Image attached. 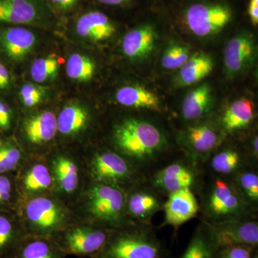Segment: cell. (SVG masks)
Returning a JSON list of instances; mask_svg holds the SVG:
<instances>
[{"label":"cell","mask_w":258,"mask_h":258,"mask_svg":"<svg viewBox=\"0 0 258 258\" xmlns=\"http://www.w3.org/2000/svg\"><path fill=\"white\" fill-rule=\"evenodd\" d=\"M18 208L19 220L28 236L53 239L77 221L71 207L54 194L21 199Z\"/></svg>","instance_id":"obj_3"},{"label":"cell","mask_w":258,"mask_h":258,"mask_svg":"<svg viewBox=\"0 0 258 258\" xmlns=\"http://www.w3.org/2000/svg\"><path fill=\"white\" fill-rule=\"evenodd\" d=\"M185 137L191 149L201 154L211 152L219 141L216 131L208 125L189 127L186 131Z\"/></svg>","instance_id":"obj_28"},{"label":"cell","mask_w":258,"mask_h":258,"mask_svg":"<svg viewBox=\"0 0 258 258\" xmlns=\"http://www.w3.org/2000/svg\"><path fill=\"white\" fill-rule=\"evenodd\" d=\"M96 70V63L91 57L78 52L70 56L66 63L67 76L79 83L88 82L93 79Z\"/></svg>","instance_id":"obj_30"},{"label":"cell","mask_w":258,"mask_h":258,"mask_svg":"<svg viewBox=\"0 0 258 258\" xmlns=\"http://www.w3.org/2000/svg\"><path fill=\"white\" fill-rule=\"evenodd\" d=\"M27 235L21 222H16L13 217L0 213V252H4L17 241L21 242Z\"/></svg>","instance_id":"obj_32"},{"label":"cell","mask_w":258,"mask_h":258,"mask_svg":"<svg viewBox=\"0 0 258 258\" xmlns=\"http://www.w3.org/2000/svg\"><path fill=\"white\" fill-rule=\"evenodd\" d=\"M219 247L242 244L258 245V223L256 222H227L210 229Z\"/></svg>","instance_id":"obj_14"},{"label":"cell","mask_w":258,"mask_h":258,"mask_svg":"<svg viewBox=\"0 0 258 258\" xmlns=\"http://www.w3.org/2000/svg\"><path fill=\"white\" fill-rule=\"evenodd\" d=\"M257 79H258V71H257Z\"/></svg>","instance_id":"obj_47"},{"label":"cell","mask_w":258,"mask_h":258,"mask_svg":"<svg viewBox=\"0 0 258 258\" xmlns=\"http://www.w3.org/2000/svg\"><path fill=\"white\" fill-rule=\"evenodd\" d=\"M16 191H18L16 181L11 174H0V206H7L16 202L14 201Z\"/></svg>","instance_id":"obj_36"},{"label":"cell","mask_w":258,"mask_h":258,"mask_svg":"<svg viewBox=\"0 0 258 258\" xmlns=\"http://www.w3.org/2000/svg\"><path fill=\"white\" fill-rule=\"evenodd\" d=\"M76 31L81 38L98 42L111 38L116 28L106 14L99 11H91L85 13L77 20Z\"/></svg>","instance_id":"obj_18"},{"label":"cell","mask_w":258,"mask_h":258,"mask_svg":"<svg viewBox=\"0 0 258 258\" xmlns=\"http://www.w3.org/2000/svg\"><path fill=\"white\" fill-rule=\"evenodd\" d=\"M240 184L247 196L258 202V176L253 173H245L240 178Z\"/></svg>","instance_id":"obj_38"},{"label":"cell","mask_w":258,"mask_h":258,"mask_svg":"<svg viewBox=\"0 0 258 258\" xmlns=\"http://www.w3.org/2000/svg\"><path fill=\"white\" fill-rule=\"evenodd\" d=\"M209 207L214 215L225 216L237 211L240 208V202L227 183L217 180L209 200Z\"/></svg>","instance_id":"obj_25"},{"label":"cell","mask_w":258,"mask_h":258,"mask_svg":"<svg viewBox=\"0 0 258 258\" xmlns=\"http://www.w3.org/2000/svg\"><path fill=\"white\" fill-rule=\"evenodd\" d=\"M166 223L177 229L198 212V204L189 188L170 194L164 205Z\"/></svg>","instance_id":"obj_15"},{"label":"cell","mask_w":258,"mask_h":258,"mask_svg":"<svg viewBox=\"0 0 258 258\" xmlns=\"http://www.w3.org/2000/svg\"><path fill=\"white\" fill-rule=\"evenodd\" d=\"M190 57L189 47L176 42L166 46L161 57V64L166 70L181 69Z\"/></svg>","instance_id":"obj_33"},{"label":"cell","mask_w":258,"mask_h":258,"mask_svg":"<svg viewBox=\"0 0 258 258\" xmlns=\"http://www.w3.org/2000/svg\"><path fill=\"white\" fill-rule=\"evenodd\" d=\"M248 247L242 244L220 247L218 258H251V251Z\"/></svg>","instance_id":"obj_37"},{"label":"cell","mask_w":258,"mask_h":258,"mask_svg":"<svg viewBox=\"0 0 258 258\" xmlns=\"http://www.w3.org/2000/svg\"><path fill=\"white\" fill-rule=\"evenodd\" d=\"M10 74L8 69L0 62V88L5 89L9 86Z\"/></svg>","instance_id":"obj_41"},{"label":"cell","mask_w":258,"mask_h":258,"mask_svg":"<svg viewBox=\"0 0 258 258\" xmlns=\"http://www.w3.org/2000/svg\"><path fill=\"white\" fill-rule=\"evenodd\" d=\"M57 113L52 110H39L24 118L20 132L27 155L46 157L57 147Z\"/></svg>","instance_id":"obj_10"},{"label":"cell","mask_w":258,"mask_h":258,"mask_svg":"<svg viewBox=\"0 0 258 258\" xmlns=\"http://www.w3.org/2000/svg\"><path fill=\"white\" fill-rule=\"evenodd\" d=\"M37 18L38 11L32 0H0V22L30 24Z\"/></svg>","instance_id":"obj_22"},{"label":"cell","mask_w":258,"mask_h":258,"mask_svg":"<svg viewBox=\"0 0 258 258\" xmlns=\"http://www.w3.org/2000/svg\"><path fill=\"white\" fill-rule=\"evenodd\" d=\"M102 4L111 5V6H124L132 3V0H97Z\"/></svg>","instance_id":"obj_43"},{"label":"cell","mask_w":258,"mask_h":258,"mask_svg":"<svg viewBox=\"0 0 258 258\" xmlns=\"http://www.w3.org/2000/svg\"><path fill=\"white\" fill-rule=\"evenodd\" d=\"M214 69V61L210 55L197 53L191 55L182 67L175 79L178 87H186L205 79Z\"/></svg>","instance_id":"obj_21"},{"label":"cell","mask_w":258,"mask_h":258,"mask_svg":"<svg viewBox=\"0 0 258 258\" xmlns=\"http://www.w3.org/2000/svg\"><path fill=\"white\" fill-rule=\"evenodd\" d=\"M233 11L221 1L202 0L188 5L181 20L191 33L199 37L215 36L232 22Z\"/></svg>","instance_id":"obj_8"},{"label":"cell","mask_w":258,"mask_h":258,"mask_svg":"<svg viewBox=\"0 0 258 258\" xmlns=\"http://www.w3.org/2000/svg\"><path fill=\"white\" fill-rule=\"evenodd\" d=\"M36 36L22 27L8 28L0 32V48L14 61H21L31 52L36 44Z\"/></svg>","instance_id":"obj_17"},{"label":"cell","mask_w":258,"mask_h":258,"mask_svg":"<svg viewBox=\"0 0 258 258\" xmlns=\"http://www.w3.org/2000/svg\"><path fill=\"white\" fill-rule=\"evenodd\" d=\"M249 3L253 4L255 6L258 7V0H249Z\"/></svg>","instance_id":"obj_45"},{"label":"cell","mask_w":258,"mask_h":258,"mask_svg":"<svg viewBox=\"0 0 258 258\" xmlns=\"http://www.w3.org/2000/svg\"><path fill=\"white\" fill-rule=\"evenodd\" d=\"M159 207L157 198L144 185V182L126 192L125 209L131 221L149 225V219Z\"/></svg>","instance_id":"obj_16"},{"label":"cell","mask_w":258,"mask_h":258,"mask_svg":"<svg viewBox=\"0 0 258 258\" xmlns=\"http://www.w3.org/2000/svg\"><path fill=\"white\" fill-rule=\"evenodd\" d=\"M165 249L149 225L132 222L112 232L101 252L91 258H166Z\"/></svg>","instance_id":"obj_5"},{"label":"cell","mask_w":258,"mask_h":258,"mask_svg":"<svg viewBox=\"0 0 258 258\" xmlns=\"http://www.w3.org/2000/svg\"><path fill=\"white\" fill-rule=\"evenodd\" d=\"M254 258H258V254L255 256V257H254Z\"/></svg>","instance_id":"obj_46"},{"label":"cell","mask_w":258,"mask_h":258,"mask_svg":"<svg viewBox=\"0 0 258 258\" xmlns=\"http://www.w3.org/2000/svg\"><path fill=\"white\" fill-rule=\"evenodd\" d=\"M212 105V89L207 83L194 88L183 101L181 111L186 120H196L210 111Z\"/></svg>","instance_id":"obj_23"},{"label":"cell","mask_w":258,"mask_h":258,"mask_svg":"<svg viewBox=\"0 0 258 258\" xmlns=\"http://www.w3.org/2000/svg\"><path fill=\"white\" fill-rule=\"evenodd\" d=\"M89 180L111 185L128 192L142 184L145 176L119 154L102 143L83 151Z\"/></svg>","instance_id":"obj_4"},{"label":"cell","mask_w":258,"mask_h":258,"mask_svg":"<svg viewBox=\"0 0 258 258\" xmlns=\"http://www.w3.org/2000/svg\"><path fill=\"white\" fill-rule=\"evenodd\" d=\"M52 5L62 12L70 11L78 5L79 0H50Z\"/></svg>","instance_id":"obj_40"},{"label":"cell","mask_w":258,"mask_h":258,"mask_svg":"<svg viewBox=\"0 0 258 258\" xmlns=\"http://www.w3.org/2000/svg\"><path fill=\"white\" fill-rule=\"evenodd\" d=\"M60 64L55 54L40 57L32 62L30 75L32 80L37 83H43L52 81L57 77Z\"/></svg>","instance_id":"obj_31"},{"label":"cell","mask_w":258,"mask_h":258,"mask_svg":"<svg viewBox=\"0 0 258 258\" xmlns=\"http://www.w3.org/2000/svg\"><path fill=\"white\" fill-rule=\"evenodd\" d=\"M18 172L16 184L21 199L55 195L53 176L46 157L27 155Z\"/></svg>","instance_id":"obj_11"},{"label":"cell","mask_w":258,"mask_h":258,"mask_svg":"<svg viewBox=\"0 0 258 258\" xmlns=\"http://www.w3.org/2000/svg\"><path fill=\"white\" fill-rule=\"evenodd\" d=\"M57 146L83 151L92 145L89 140L95 125L94 113L78 101L70 102L57 113Z\"/></svg>","instance_id":"obj_7"},{"label":"cell","mask_w":258,"mask_h":258,"mask_svg":"<svg viewBox=\"0 0 258 258\" xmlns=\"http://www.w3.org/2000/svg\"><path fill=\"white\" fill-rule=\"evenodd\" d=\"M118 104L136 109L159 111L161 102L152 91L138 85H129L119 88L115 93Z\"/></svg>","instance_id":"obj_19"},{"label":"cell","mask_w":258,"mask_h":258,"mask_svg":"<svg viewBox=\"0 0 258 258\" xmlns=\"http://www.w3.org/2000/svg\"><path fill=\"white\" fill-rule=\"evenodd\" d=\"M239 155L232 150L218 153L212 161L214 170L220 174H229L235 170L239 164Z\"/></svg>","instance_id":"obj_35"},{"label":"cell","mask_w":258,"mask_h":258,"mask_svg":"<svg viewBox=\"0 0 258 258\" xmlns=\"http://www.w3.org/2000/svg\"><path fill=\"white\" fill-rule=\"evenodd\" d=\"M193 182V176L185 166L172 164L159 171L154 177V184L158 187L174 192L178 190L189 188Z\"/></svg>","instance_id":"obj_24"},{"label":"cell","mask_w":258,"mask_h":258,"mask_svg":"<svg viewBox=\"0 0 258 258\" xmlns=\"http://www.w3.org/2000/svg\"><path fill=\"white\" fill-rule=\"evenodd\" d=\"M26 157V153L16 142L0 139V174L16 172Z\"/></svg>","instance_id":"obj_29"},{"label":"cell","mask_w":258,"mask_h":258,"mask_svg":"<svg viewBox=\"0 0 258 258\" xmlns=\"http://www.w3.org/2000/svg\"><path fill=\"white\" fill-rule=\"evenodd\" d=\"M257 158H258V156H257Z\"/></svg>","instance_id":"obj_49"},{"label":"cell","mask_w":258,"mask_h":258,"mask_svg":"<svg viewBox=\"0 0 258 258\" xmlns=\"http://www.w3.org/2000/svg\"><path fill=\"white\" fill-rule=\"evenodd\" d=\"M102 144L119 154L144 175L166 142L160 129L152 122L126 116L112 123L106 142Z\"/></svg>","instance_id":"obj_1"},{"label":"cell","mask_w":258,"mask_h":258,"mask_svg":"<svg viewBox=\"0 0 258 258\" xmlns=\"http://www.w3.org/2000/svg\"><path fill=\"white\" fill-rule=\"evenodd\" d=\"M253 147H254V152H255L256 155H257V157L258 156V136L257 137H256L255 139H254V143H253Z\"/></svg>","instance_id":"obj_44"},{"label":"cell","mask_w":258,"mask_h":258,"mask_svg":"<svg viewBox=\"0 0 258 258\" xmlns=\"http://www.w3.org/2000/svg\"><path fill=\"white\" fill-rule=\"evenodd\" d=\"M0 89H1V88H0Z\"/></svg>","instance_id":"obj_48"},{"label":"cell","mask_w":258,"mask_h":258,"mask_svg":"<svg viewBox=\"0 0 258 258\" xmlns=\"http://www.w3.org/2000/svg\"><path fill=\"white\" fill-rule=\"evenodd\" d=\"M157 32L151 24H144L125 34L122 42L123 55L131 61L145 60L156 47Z\"/></svg>","instance_id":"obj_13"},{"label":"cell","mask_w":258,"mask_h":258,"mask_svg":"<svg viewBox=\"0 0 258 258\" xmlns=\"http://www.w3.org/2000/svg\"><path fill=\"white\" fill-rule=\"evenodd\" d=\"M254 45L251 35L241 32L227 42L224 51L225 72L234 77L245 71L253 62Z\"/></svg>","instance_id":"obj_12"},{"label":"cell","mask_w":258,"mask_h":258,"mask_svg":"<svg viewBox=\"0 0 258 258\" xmlns=\"http://www.w3.org/2000/svg\"><path fill=\"white\" fill-rule=\"evenodd\" d=\"M126 193L111 185L88 180L71 206L79 221L115 230L132 221L125 209Z\"/></svg>","instance_id":"obj_2"},{"label":"cell","mask_w":258,"mask_h":258,"mask_svg":"<svg viewBox=\"0 0 258 258\" xmlns=\"http://www.w3.org/2000/svg\"><path fill=\"white\" fill-rule=\"evenodd\" d=\"M112 232L113 230L77 220L53 240L66 256L91 258L103 249Z\"/></svg>","instance_id":"obj_9"},{"label":"cell","mask_w":258,"mask_h":258,"mask_svg":"<svg viewBox=\"0 0 258 258\" xmlns=\"http://www.w3.org/2000/svg\"><path fill=\"white\" fill-rule=\"evenodd\" d=\"M52 238L27 235L18 247L15 258H66Z\"/></svg>","instance_id":"obj_20"},{"label":"cell","mask_w":258,"mask_h":258,"mask_svg":"<svg viewBox=\"0 0 258 258\" xmlns=\"http://www.w3.org/2000/svg\"><path fill=\"white\" fill-rule=\"evenodd\" d=\"M247 14L254 25H258V7L249 3Z\"/></svg>","instance_id":"obj_42"},{"label":"cell","mask_w":258,"mask_h":258,"mask_svg":"<svg viewBox=\"0 0 258 258\" xmlns=\"http://www.w3.org/2000/svg\"><path fill=\"white\" fill-rule=\"evenodd\" d=\"M45 95L46 88L31 83H25L20 91L22 103L28 108H35L41 104L45 100Z\"/></svg>","instance_id":"obj_34"},{"label":"cell","mask_w":258,"mask_h":258,"mask_svg":"<svg viewBox=\"0 0 258 258\" xmlns=\"http://www.w3.org/2000/svg\"><path fill=\"white\" fill-rule=\"evenodd\" d=\"M218 244L210 230L197 231L180 258H218Z\"/></svg>","instance_id":"obj_27"},{"label":"cell","mask_w":258,"mask_h":258,"mask_svg":"<svg viewBox=\"0 0 258 258\" xmlns=\"http://www.w3.org/2000/svg\"><path fill=\"white\" fill-rule=\"evenodd\" d=\"M253 103L247 98L234 101L224 113L222 124L229 132L238 130L249 124L254 116Z\"/></svg>","instance_id":"obj_26"},{"label":"cell","mask_w":258,"mask_h":258,"mask_svg":"<svg viewBox=\"0 0 258 258\" xmlns=\"http://www.w3.org/2000/svg\"><path fill=\"white\" fill-rule=\"evenodd\" d=\"M46 158L56 196L72 206L89 180L83 151L57 146Z\"/></svg>","instance_id":"obj_6"},{"label":"cell","mask_w":258,"mask_h":258,"mask_svg":"<svg viewBox=\"0 0 258 258\" xmlns=\"http://www.w3.org/2000/svg\"><path fill=\"white\" fill-rule=\"evenodd\" d=\"M13 112L11 107L0 100V130L8 132L13 125Z\"/></svg>","instance_id":"obj_39"}]
</instances>
